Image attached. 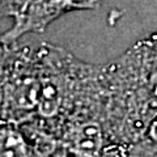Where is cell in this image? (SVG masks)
Instances as JSON below:
<instances>
[{
	"label": "cell",
	"instance_id": "obj_4",
	"mask_svg": "<svg viewBox=\"0 0 157 157\" xmlns=\"http://www.w3.org/2000/svg\"><path fill=\"white\" fill-rule=\"evenodd\" d=\"M102 4V0H30L17 16L13 25L2 34V41L12 46L29 33H43L60 16L75 11H90Z\"/></svg>",
	"mask_w": 157,
	"mask_h": 157
},
{
	"label": "cell",
	"instance_id": "obj_9",
	"mask_svg": "<svg viewBox=\"0 0 157 157\" xmlns=\"http://www.w3.org/2000/svg\"><path fill=\"white\" fill-rule=\"evenodd\" d=\"M51 157H68V156L64 155V153H63V152L56 147V149H55V152H54V155H52Z\"/></svg>",
	"mask_w": 157,
	"mask_h": 157
},
{
	"label": "cell",
	"instance_id": "obj_5",
	"mask_svg": "<svg viewBox=\"0 0 157 157\" xmlns=\"http://www.w3.org/2000/svg\"><path fill=\"white\" fill-rule=\"evenodd\" d=\"M58 140L30 124L0 122V157H51Z\"/></svg>",
	"mask_w": 157,
	"mask_h": 157
},
{
	"label": "cell",
	"instance_id": "obj_7",
	"mask_svg": "<svg viewBox=\"0 0 157 157\" xmlns=\"http://www.w3.org/2000/svg\"><path fill=\"white\" fill-rule=\"evenodd\" d=\"M30 0H0V18L14 17L25 8Z\"/></svg>",
	"mask_w": 157,
	"mask_h": 157
},
{
	"label": "cell",
	"instance_id": "obj_10",
	"mask_svg": "<svg viewBox=\"0 0 157 157\" xmlns=\"http://www.w3.org/2000/svg\"><path fill=\"white\" fill-rule=\"evenodd\" d=\"M149 37L152 38V41H153V45H155L156 50H157V32H156V33H152Z\"/></svg>",
	"mask_w": 157,
	"mask_h": 157
},
{
	"label": "cell",
	"instance_id": "obj_2",
	"mask_svg": "<svg viewBox=\"0 0 157 157\" xmlns=\"http://www.w3.org/2000/svg\"><path fill=\"white\" fill-rule=\"evenodd\" d=\"M102 66L105 123L111 139L127 148L157 118V50L148 36Z\"/></svg>",
	"mask_w": 157,
	"mask_h": 157
},
{
	"label": "cell",
	"instance_id": "obj_3",
	"mask_svg": "<svg viewBox=\"0 0 157 157\" xmlns=\"http://www.w3.org/2000/svg\"><path fill=\"white\" fill-rule=\"evenodd\" d=\"M41 89L39 45L9 46L0 67V122L29 124L34 121Z\"/></svg>",
	"mask_w": 157,
	"mask_h": 157
},
{
	"label": "cell",
	"instance_id": "obj_1",
	"mask_svg": "<svg viewBox=\"0 0 157 157\" xmlns=\"http://www.w3.org/2000/svg\"><path fill=\"white\" fill-rule=\"evenodd\" d=\"M41 89L30 126L58 140L73 121L105 114L104 66L80 60L48 42L39 43Z\"/></svg>",
	"mask_w": 157,
	"mask_h": 157
},
{
	"label": "cell",
	"instance_id": "obj_8",
	"mask_svg": "<svg viewBox=\"0 0 157 157\" xmlns=\"http://www.w3.org/2000/svg\"><path fill=\"white\" fill-rule=\"evenodd\" d=\"M8 50H9V46L6 45V43L2 41V38H0V67H2L4 59H6V56H7Z\"/></svg>",
	"mask_w": 157,
	"mask_h": 157
},
{
	"label": "cell",
	"instance_id": "obj_6",
	"mask_svg": "<svg viewBox=\"0 0 157 157\" xmlns=\"http://www.w3.org/2000/svg\"><path fill=\"white\" fill-rule=\"evenodd\" d=\"M126 157H157V118L136 143L127 147Z\"/></svg>",
	"mask_w": 157,
	"mask_h": 157
}]
</instances>
